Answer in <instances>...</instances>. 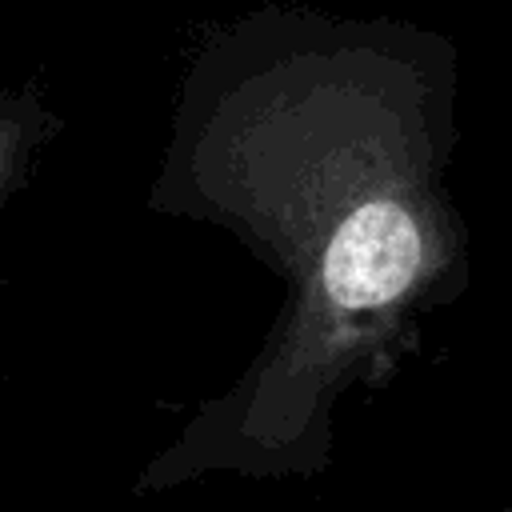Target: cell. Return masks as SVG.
I'll return each instance as SVG.
<instances>
[{
	"label": "cell",
	"instance_id": "cell-1",
	"mask_svg": "<svg viewBox=\"0 0 512 512\" xmlns=\"http://www.w3.org/2000/svg\"><path fill=\"white\" fill-rule=\"evenodd\" d=\"M420 268L416 220L392 200L360 204L328 240L324 292L344 312H372L392 304Z\"/></svg>",
	"mask_w": 512,
	"mask_h": 512
},
{
	"label": "cell",
	"instance_id": "cell-2",
	"mask_svg": "<svg viewBox=\"0 0 512 512\" xmlns=\"http://www.w3.org/2000/svg\"><path fill=\"white\" fill-rule=\"evenodd\" d=\"M36 140V112L28 100H0V204L12 192Z\"/></svg>",
	"mask_w": 512,
	"mask_h": 512
},
{
	"label": "cell",
	"instance_id": "cell-3",
	"mask_svg": "<svg viewBox=\"0 0 512 512\" xmlns=\"http://www.w3.org/2000/svg\"><path fill=\"white\" fill-rule=\"evenodd\" d=\"M500 512H512V504H508V508H500Z\"/></svg>",
	"mask_w": 512,
	"mask_h": 512
}]
</instances>
